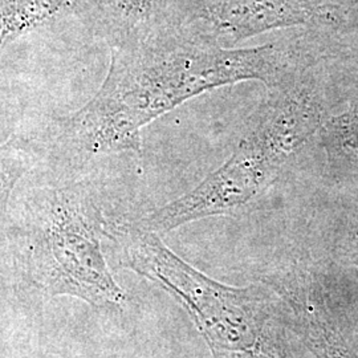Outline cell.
<instances>
[{"instance_id":"6da1fadb","label":"cell","mask_w":358,"mask_h":358,"mask_svg":"<svg viewBox=\"0 0 358 358\" xmlns=\"http://www.w3.org/2000/svg\"><path fill=\"white\" fill-rule=\"evenodd\" d=\"M299 71L297 62L273 44L227 50L215 41L155 31L112 48L103 85L83 108L24 134L38 167L84 177L108 155L138 152L142 129L180 103L242 81L275 90Z\"/></svg>"},{"instance_id":"7a4b0ae2","label":"cell","mask_w":358,"mask_h":358,"mask_svg":"<svg viewBox=\"0 0 358 358\" xmlns=\"http://www.w3.org/2000/svg\"><path fill=\"white\" fill-rule=\"evenodd\" d=\"M43 183L23 198L28 255L53 294L78 296L92 304H121L103 254L105 224L90 192V176L71 177L36 167Z\"/></svg>"},{"instance_id":"3957f363","label":"cell","mask_w":358,"mask_h":358,"mask_svg":"<svg viewBox=\"0 0 358 358\" xmlns=\"http://www.w3.org/2000/svg\"><path fill=\"white\" fill-rule=\"evenodd\" d=\"M108 234L127 267L178 294L214 349L245 352L255 348L260 327L247 291L210 280L171 252L155 232L138 224L117 226Z\"/></svg>"},{"instance_id":"277c9868","label":"cell","mask_w":358,"mask_h":358,"mask_svg":"<svg viewBox=\"0 0 358 358\" xmlns=\"http://www.w3.org/2000/svg\"><path fill=\"white\" fill-rule=\"evenodd\" d=\"M282 167L256 145L241 138L230 158L192 192L150 213L137 224L158 234L202 217L224 214L264 192Z\"/></svg>"},{"instance_id":"5b68a950","label":"cell","mask_w":358,"mask_h":358,"mask_svg":"<svg viewBox=\"0 0 358 358\" xmlns=\"http://www.w3.org/2000/svg\"><path fill=\"white\" fill-rule=\"evenodd\" d=\"M322 125V110L313 87L301 75L272 90L243 134L284 166L310 141Z\"/></svg>"},{"instance_id":"8992f818","label":"cell","mask_w":358,"mask_h":358,"mask_svg":"<svg viewBox=\"0 0 358 358\" xmlns=\"http://www.w3.org/2000/svg\"><path fill=\"white\" fill-rule=\"evenodd\" d=\"M319 10L312 0H217L211 15L220 35L239 41L269 29L303 24Z\"/></svg>"},{"instance_id":"52a82bcc","label":"cell","mask_w":358,"mask_h":358,"mask_svg":"<svg viewBox=\"0 0 358 358\" xmlns=\"http://www.w3.org/2000/svg\"><path fill=\"white\" fill-rule=\"evenodd\" d=\"M87 7L88 0H0V60L16 40L63 13Z\"/></svg>"},{"instance_id":"ba28073f","label":"cell","mask_w":358,"mask_h":358,"mask_svg":"<svg viewBox=\"0 0 358 358\" xmlns=\"http://www.w3.org/2000/svg\"><path fill=\"white\" fill-rule=\"evenodd\" d=\"M36 166L35 153L22 134L0 142V231L7 222L13 192Z\"/></svg>"},{"instance_id":"9c48e42d","label":"cell","mask_w":358,"mask_h":358,"mask_svg":"<svg viewBox=\"0 0 358 358\" xmlns=\"http://www.w3.org/2000/svg\"><path fill=\"white\" fill-rule=\"evenodd\" d=\"M317 134L331 159L358 165V106L322 122Z\"/></svg>"},{"instance_id":"30bf717a","label":"cell","mask_w":358,"mask_h":358,"mask_svg":"<svg viewBox=\"0 0 358 358\" xmlns=\"http://www.w3.org/2000/svg\"><path fill=\"white\" fill-rule=\"evenodd\" d=\"M319 16L329 23L333 22L336 24H343V26L350 27L353 29H358V6L325 7L320 10Z\"/></svg>"}]
</instances>
